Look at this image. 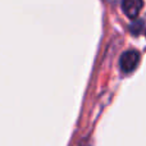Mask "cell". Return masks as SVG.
Instances as JSON below:
<instances>
[{
    "mask_svg": "<svg viewBox=\"0 0 146 146\" xmlns=\"http://www.w3.org/2000/svg\"><path fill=\"white\" fill-rule=\"evenodd\" d=\"M141 27H142V21H137V22H133L131 25V32L133 35H139L140 31H141Z\"/></svg>",
    "mask_w": 146,
    "mask_h": 146,
    "instance_id": "cell-3",
    "label": "cell"
},
{
    "mask_svg": "<svg viewBox=\"0 0 146 146\" xmlns=\"http://www.w3.org/2000/svg\"><path fill=\"white\" fill-rule=\"evenodd\" d=\"M142 7H144V1L142 0H123L122 1V9L123 13L129 18H137L140 14Z\"/></svg>",
    "mask_w": 146,
    "mask_h": 146,
    "instance_id": "cell-2",
    "label": "cell"
},
{
    "mask_svg": "<svg viewBox=\"0 0 146 146\" xmlns=\"http://www.w3.org/2000/svg\"><path fill=\"white\" fill-rule=\"evenodd\" d=\"M139 62H140V54L136 50H128L122 54L121 59H119V66H121V69L124 73H129L136 69Z\"/></svg>",
    "mask_w": 146,
    "mask_h": 146,
    "instance_id": "cell-1",
    "label": "cell"
}]
</instances>
